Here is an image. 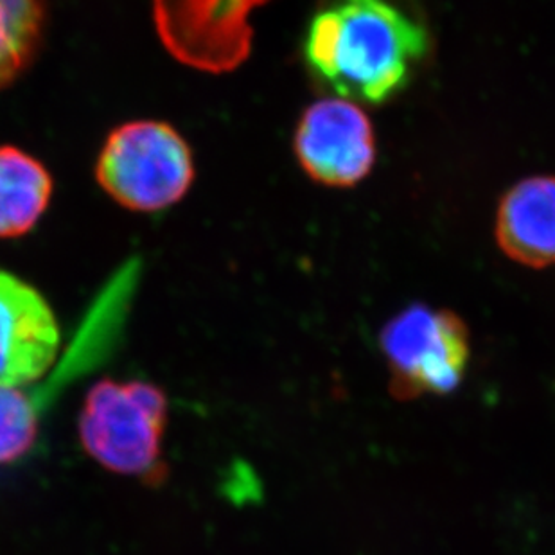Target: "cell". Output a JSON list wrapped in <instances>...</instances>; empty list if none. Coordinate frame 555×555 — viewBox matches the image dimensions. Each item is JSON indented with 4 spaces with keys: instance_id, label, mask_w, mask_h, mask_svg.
Masks as SVG:
<instances>
[{
    "instance_id": "7",
    "label": "cell",
    "mask_w": 555,
    "mask_h": 555,
    "mask_svg": "<svg viewBox=\"0 0 555 555\" xmlns=\"http://www.w3.org/2000/svg\"><path fill=\"white\" fill-rule=\"evenodd\" d=\"M60 330L37 289L0 272V387L33 382L53 365Z\"/></svg>"
},
{
    "instance_id": "1",
    "label": "cell",
    "mask_w": 555,
    "mask_h": 555,
    "mask_svg": "<svg viewBox=\"0 0 555 555\" xmlns=\"http://www.w3.org/2000/svg\"><path fill=\"white\" fill-rule=\"evenodd\" d=\"M428 49V29L399 0H327L302 38L313 78L369 105L398 95Z\"/></svg>"
},
{
    "instance_id": "6",
    "label": "cell",
    "mask_w": 555,
    "mask_h": 555,
    "mask_svg": "<svg viewBox=\"0 0 555 555\" xmlns=\"http://www.w3.org/2000/svg\"><path fill=\"white\" fill-rule=\"evenodd\" d=\"M295 153L309 179L352 188L371 173L376 137L367 114L346 100H322L306 108L295 131Z\"/></svg>"
},
{
    "instance_id": "11",
    "label": "cell",
    "mask_w": 555,
    "mask_h": 555,
    "mask_svg": "<svg viewBox=\"0 0 555 555\" xmlns=\"http://www.w3.org/2000/svg\"><path fill=\"white\" fill-rule=\"evenodd\" d=\"M40 412L31 396L11 387H0V464L26 455L38 435Z\"/></svg>"
},
{
    "instance_id": "3",
    "label": "cell",
    "mask_w": 555,
    "mask_h": 555,
    "mask_svg": "<svg viewBox=\"0 0 555 555\" xmlns=\"http://www.w3.org/2000/svg\"><path fill=\"white\" fill-rule=\"evenodd\" d=\"M95 179L125 209L157 212L184 198L193 184V153L173 126L126 122L101 147Z\"/></svg>"
},
{
    "instance_id": "5",
    "label": "cell",
    "mask_w": 555,
    "mask_h": 555,
    "mask_svg": "<svg viewBox=\"0 0 555 555\" xmlns=\"http://www.w3.org/2000/svg\"><path fill=\"white\" fill-rule=\"evenodd\" d=\"M268 0H153L158 37L173 59L204 73L236 70L250 56L248 15Z\"/></svg>"
},
{
    "instance_id": "4",
    "label": "cell",
    "mask_w": 555,
    "mask_h": 555,
    "mask_svg": "<svg viewBox=\"0 0 555 555\" xmlns=\"http://www.w3.org/2000/svg\"><path fill=\"white\" fill-rule=\"evenodd\" d=\"M388 392L398 401L446 396L466 376L472 340L466 322L448 309L412 305L388 320L379 335Z\"/></svg>"
},
{
    "instance_id": "10",
    "label": "cell",
    "mask_w": 555,
    "mask_h": 555,
    "mask_svg": "<svg viewBox=\"0 0 555 555\" xmlns=\"http://www.w3.org/2000/svg\"><path fill=\"white\" fill-rule=\"evenodd\" d=\"M48 0H0V89L13 83L37 56Z\"/></svg>"
},
{
    "instance_id": "2",
    "label": "cell",
    "mask_w": 555,
    "mask_h": 555,
    "mask_svg": "<svg viewBox=\"0 0 555 555\" xmlns=\"http://www.w3.org/2000/svg\"><path fill=\"white\" fill-rule=\"evenodd\" d=\"M168 399L144 382L103 379L85 398L79 417L83 448L101 466L157 482L163 477V437Z\"/></svg>"
},
{
    "instance_id": "9",
    "label": "cell",
    "mask_w": 555,
    "mask_h": 555,
    "mask_svg": "<svg viewBox=\"0 0 555 555\" xmlns=\"http://www.w3.org/2000/svg\"><path fill=\"white\" fill-rule=\"evenodd\" d=\"M53 196V179L40 160L18 147L0 146V237L24 236Z\"/></svg>"
},
{
    "instance_id": "8",
    "label": "cell",
    "mask_w": 555,
    "mask_h": 555,
    "mask_svg": "<svg viewBox=\"0 0 555 555\" xmlns=\"http://www.w3.org/2000/svg\"><path fill=\"white\" fill-rule=\"evenodd\" d=\"M496 242L524 267L555 264V177H532L508 189L498 209Z\"/></svg>"
}]
</instances>
